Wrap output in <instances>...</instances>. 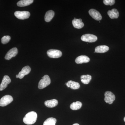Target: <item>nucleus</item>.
I'll list each match as a JSON object with an SVG mask.
<instances>
[{"label": "nucleus", "instance_id": "27", "mask_svg": "<svg viewBox=\"0 0 125 125\" xmlns=\"http://www.w3.org/2000/svg\"><path fill=\"white\" fill-rule=\"evenodd\" d=\"M124 121H125V117H124Z\"/></svg>", "mask_w": 125, "mask_h": 125}, {"label": "nucleus", "instance_id": "4", "mask_svg": "<svg viewBox=\"0 0 125 125\" xmlns=\"http://www.w3.org/2000/svg\"><path fill=\"white\" fill-rule=\"evenodd\" d=\"M97 36L90 34H84L81 37L82 41L88 42H94L97 40Z\"/></svg>", "mask_w": 125, "mask_h": 125}, {"label": "nucleus", "instance_id": "22", "mask_svg": "<svg viewBox=\"0 0 125 125\" xmlns=\"http://www.w3.org/2000/svg\"><path fill=\"white\" fill-rule=\"evenodd\" d=\"M57 120L55 118L50 117L47 118L43 123V125H55Z\"/></svg>", "mask_w": 125, "mask_h": 125}, {"label": "nucleus", "instance_id": "2", "mask_svg": "<svg viewBox=\"0 0 125 125\" xmlns=\"http://www.w3.org/2000/svg\"><path fill=\"white\" fill-rule=\"evenodd\" d=\"M51 83V80L50 77L47 75H46L39 81L38 85L39 89H43L49 85Z\"/></svg>", "mask_w": 125, "mask_h": 125}, {"label": "nucleus", "instance_id": "10", "mask_svg": "<svg viewBox=\"0 0 125 125\" xmlns=\"http://www.w3.org/2000/svg\"><path fill=\"white\" fill-rule=\"evenodd\" d=\"M18 53V50L16 48H12L7 52V54L5 56V59L6 60H10L13 57H15Z\"/></svg>", "mask_w": 125, "mask_h": 125}, {"label": "nucleus", "instance_id": "26", "mask_svg": "<svg viewBox=\"0 0 125 125\" xmlns=\"http://www.w3.org/2000/svg\"><path fill=\"white\" fill-rule=\"evenodd\" d=\"M16 78H19V76H18V75H16Z\"/></svg>", "mask_w": 125, "mask_h": 125}, {"label": "nucleus", "instance_id": "3", "mask_svg": "<svg viewBox=\"0 0 125 125\" xmlns=\"http://www.w3.org/2000/svg\"><path fill=\"white\" fill-rule=\"evenodd\" d=\"M48 56L50 58H58L62 56V52L57 49H49L47 52Z\"/></svg>", "mask_w": 125, "mask_h": 125}, {"label": "nucleus", "instance_id": "13", "mask_svg": "<svg viewBox=\"0 0 125 125\" xmlns=\"http://www.w3.org/2000/svg\"><path fill=\"white\" fill-rule=\"evenodd\" d=\"M90 59L87 56L81 55L75 59V62L78 64H82L83 63H87L89 62Z\"/></svg>", "mask_w": 125, "mask_h": 125}, {"label": "nucleus", "instance_id": "1", "mask_svg": "<svg viewBox=\"0 0 125 125\" xmlns=\"http://www.w3.org/2000/svg\"><path fill=\"white\" fill-rule=\"evenodd\" d=\"M37 114L35 112H29L25 116L23 119V121L25 124L31 125L34 124L37 121Z\"/></svg>", "mask_w": 125, "mask_h": 125}, {"label": "nucleus", "instance_id": "16", "mask_svg": "<svg viewBox=\"0 0 125 125\" xmlns=\"http://www.w3.org/2000/svg\"><path fill=\"white\" fill-rule=\"evenodd\" d=\"M66 85L67 87L74 90L78 89L80 87V85L79 83L72 80L69 81L66 83Z\"/></svg>", "mask_w": 125, "mask_h": 125}, {"label": "nucleus", "instance_id": "12", "mask_svg": "<svg viewBox=\"0 0 125 125\" xmlns=\"http://www.w3.org/2000/svg\"><path fill=\"white\" fill-rule=\"evenodd\" d=\"M72 23L74 28L78 29L82 28L84 26L83 23L82 22V20L81 19L74 18V19L72 20Z\"/></svg>", "mask_w": 125, "mask_h": 125}, {"label": "nucleus", "instance_id": "17", "mask_svg": "<svg viewBox=\"0 0 125 125\" xmlns=\"http://www.w3.org/2000/svg\"><path fill=\"white\" fill-rule=\"evenodd\" d=\"M107 14L111 19H117L119 17V12L116 9H113L108 11Z\"/></svg>", "mask_w": 125, "mask_h": 125}, {"label": "nucleus", "instance_id": "20", "mask_svg": "<svg viewBox=\"0 0 125 125\" xmlns=\"http://www.w3.org/2000/svg\"><path fill=\"white\" fill-rule=\"evenodd\" d=\"M82 103L79 101L75 102L71 104L70 107L71 109L73 110H77L81 108L82 106Z\"/></svg>", "mask_w": 125, "mask_h": 125}, {"label": "nucleus", "instance_id": "11", "mask_svg": "<svg viewBox=\"0 0 125 125\" xmlns=\"http://www.w3.org/2000/svg\"><path fill=\"white\" fill-rule=\"evenodd\" d=\"M31 71V68L29 66H26L23 67L21 71L19 72L18 74L19 78L20 79H22L25 75L28 74Z\"/></svg>", "mask_w": 125, "mask_h": 125}, {"label": "nucleus", "instance_id": "25", "mask_svg": "<svg viewBox=\"0 0 125 125\" xmlns=\"http://www.w3.org/2000/svg\"><path fill=\"white\" fill-rule=\"evenodd\" d=\"M80 125L79 124H78V123H75V124H73V125Z\"/></svg>", "mask_w": 125, "mask_h": 125}, {"label": "nucleus", "instance_id": "14", "mask_svg": "<svg viewBox=\"0 0 125 125\" xmlns=\"http://www.w3.org/2000/svg\"><path fill=\"white\" fill-rule=\"evenodd\" d=\"M109 50V47L105 45L99 46L96 47L94 52L97 53H103L107 52Z\"/></svg>", "mask_w": 125, "mask_h": 125}, {"label": "nucleus", "instance_id": "21", "mask_svg": "<svg viewBox=\"0 0 125 125\" xmlns=\"http://www.w3.org/2000/svg\"><path fill=\"white\" fill-rule=\"evenodd\" d=\"M92 79V76L90 75H83L81 76V82L84 84H88L89 83Z\"/></svg>", "mask_w": 125, "mask_h": 125}, {"label": "nucleus", "instance_id": "18", "mask_svg": "<svg viewBox=\"0 0 125 125\" xmlns=\"http://www.w3.org/2000/svg\"><path fill=\"white\" fill-rule=\"evenodd\" d=\"M33 1V0H21L17 2V5L19 7H25L31 4Z\"/></svg>", "mask_w": 125, "mask_h": 125}, {"label": "nucleus", "instance_id": "9", "mask_svg": "<svg viewBox=\"0 0 125 125\" xmlns=\"http://www.w3.org/2000/svg\"><path fill=\"white\" fill-rule=\"evenodd\" d=\"M89 13L92 18L97 21L102 19V16L100 13L95 9H91L89 11Z\"/></svg>", "mask_w": 125, "mask_h": 125}, {"label": "nucleus", "instance_id": "15", "mask_svg": "<svg viewBox=\"0 0 125 125\" xmlns=\"http://www.w3.org/2000/svg\"><path fill=\"white\" fill-rule=\"evenodd\" d=\"M44 104L47 107L53 108L57 106L58 104V101L56 99H52L45 101Z\"/></svg>", "mask_w": 125, "mask_h": 125}, {"label": "nucleus", "instance_id": "19", "mask_svg": "<svg viewBox=\"0 0 125 125\" xmlns=\"http://www.w3.org/2000/svg\"><path fill=\"white\" fill-rule=\"evenodd\" d=\"M55 15L54 11L52 10H49L47 11L45 14V20L46 22H49L51 21Z\"/></svg>", "mask_w": 125, "mask_h": 125}, {"label": "nucleus", "instance_id": "23", "mask_svg": "<svg viewBox=\"0 0 125 125\" xmlns=\"http://www.w3.org/2000/svg\"><path fill=\"white\" fill-rule=\"evenodd\" d=\"M11 39L10 37L9 36H5L2 37L1 39V43L3 44L8 43Z\"/></svg>", "mask_w": 125, "mask_h": 125}, {"label": "nucleus", "instance_id": "6", "mask_svg": "<svg viewBox=\"0 0 125 125\" xmlns=\"http://www.w3.org/2000/svg\"><path fill=\"white\" fill-rule=\"evenodd\" d=\"M115 99V95L109 91H107L105 93L104 101L105 102L109 104H111Z\"/></svg>", "mask_w": 125, "mask_h": 125}, {"label": "nucleus", "instance_id": "24", "mask_svg": "<svg viewBox=\"0 0 125 125\" xmlns=\"http://www.w3.org/2000/svg\"><path fill=\"white\" fill-rule=\"evenodd\" d=\"M103 2L106 5L112 6L114 5L115 3L114 0H104Z\"/></svg>", "mask_w": 125, "mask_h": 125}, {"label": "nucleus", "instance_id": "7", "mask_svg": "<svg viewBox=\"0 0 125 125\" xmlns=\"http://www.w3.org/2000/svg\"><path fill=\"white\" fill-rule=\"evenodd\" d=\"M14 15L19 19L24 20L28 19L30 14L29 11H17L15 12Z\"/></svg>", "mask_w": 125, "mask_h": 125}, {"label": "nucleus", "instance_id": "8", "mask_svg": "<svg viewBox=\"0 0 125 125\" xmlns=\"http://www.w3.org/2000/svg\"><path fill=\"white\" fill-rule=\"evenodd\" d=\"M11 80L9 76L5 75L2 79V82L0 84V91H2L5 89L8 84L11 83Z\"/></svg>", "mask_w": 125, "mask_h": 125}, {"label": "nucleus", "instance_id": "5", "mask_svg": "<svg viewBox=\"0 0 125 125\" xmlns=\"http://www.w3.org/2000/svg\"><path fill=\"white\" fill-rule=\"evenodd\" d=\"M13 100V97L10 95H6L3 96L0 99V106H5L11 103Z\"/></svg>", "mask_w": 125, "mask_h": 125}]
</instances>
